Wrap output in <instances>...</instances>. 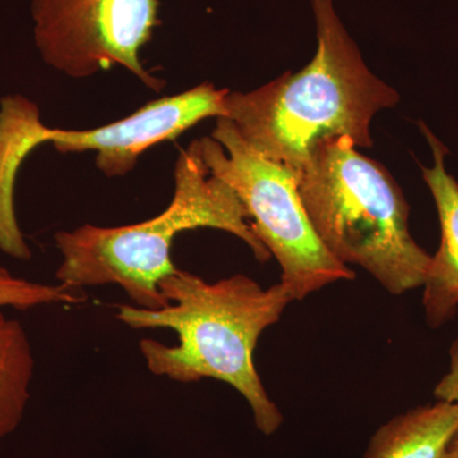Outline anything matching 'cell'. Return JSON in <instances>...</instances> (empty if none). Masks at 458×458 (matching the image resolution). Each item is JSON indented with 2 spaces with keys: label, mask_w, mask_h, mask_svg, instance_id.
<instances>
[{
  "label": "cell",
  "mask_w": 458,
  "mask_h": 458,
  "mask_svg": "<svg viewBox=\"0 0 458 458\" xmlns=\"http://www.w3.org/2000/svg\"><path fill=\"white\" fill-rule=\"evenodd\" d=\"M40 111L22 96L0 101V251L17 260H30L31 250L23 237L14 210V181L25 157L40 146L35 122Z\"/></svg>",
  "instance_id": "9c48e42d"
},
{
  "label": "cell",
  "mask_w": 458,
  "mask_h": 458,
  "mask_svg": "<svg viewBox=\"0 0 458 458\" xmlns=\"http://www.w3.org/2000/svg\"><path fill=\"white\" fill-rule=\"evenodd\" d=\"M86 301L83 293L62 284H44L14 276L0 267V310H32L51 304L77 306Z\"/></svg>",
  "instance_id": "7c38bea8"
},
{
  "label": "cell",
  "mask_w": 458,
  "mask_h": 458,
  "mask_svg": "<svg viewBox=\"0 0 458 458\" xmlns=\"http://www.w3.org/2000/svg\"><path fill=\"white\" fill-rule=\"evenodd\" d=\"M445 458H458V429L457 432L454 433V436L452 437Z\"/></svg>",
  "instance_id": "5bb4252c"
},
{
  "label": "cell",
  "mask_w": 458,
  "mask_h": 458,
  "mask_svg": "<svg viewBox=\"0 0 458 458\" xmlns=\"http://www.w3.org/2000/svg\"><path fill=\"white\" fill-rule=\"evenodd\" d=\"M199 146L210 174L231 186L245 205L252 231L278 260L280 283L293 301L355 278L354 271L337 261L316 234L293 168L256 152L225 117L216 119L212 137L199 140Z\"/></svg>",
  "instance_id": "5b68a950"
},
{
  "label": "cell",
  "mask_w": 458,
  "mask_h": 458,
  "mask_svg": "<svg viewBox=\"0 0 458 458\" xmlns=\"http://www.w3.org/2000/svg\"><path fill=\"white\" fill-rule=\"evenodd\" d=\"M419 126L433 150V167L421 165V171L436 203L442 233L441 245L428 267L423 306L428 327L438 328L454 318L458 309V182L445 170L447 148L426 123L420 122Z\"/></svg>",
  "instance_id": "ba28073f"
},
{
  "label": "cell",
  "mask_w": 458,
  "mask_h": 458,
  "mask_svg": "<svg viewBox=\"0 0 458 458\" xmlns=\"http://www.w3.org/2000/svg\"><path fill=\"white\" fill-rule=\"evenodd\" d=\"M458 429V405L437 400L391 419L369 439L364 458H445Z\"/></svg>",
  "instance_id": "30bf717a"
},
{
  "label": "cell",
  "mask_w": 458,
  "mask_h": 458,
  "mask_svg": "<svg viewBox=\"0 0 458 458\" xmlns=\"http://www.w3.org/2000/svg\"><path fill=\"white\" fill-rule=\"evenodd\" d=\"M228 89L212 83L149 102L131 116L90 131H60L38 123L40 143H53L59 152H96V165L108 177L125 176L141 153L162 141L176 140L208 117L225 116Z\"/></svg>",
  "instance_id": "52a82bcc"
},
{
  "label": "cell",
  "mask_w": 458,
  "mask_h": 458,
  "mask_svg": "<svg viewBox=\"0 0 458 458\" xmlns=\"http://www.w3.org/2000/svg\"><path fill=\"white\" fill-rule=\"evenodd\" d=\"M33 372L35 358L25 327L0 310V439L22 421L31 399Z\"/></svg>",
  "instance_id": "8fae6325"
},
{
  "label": "cell",
  "mask_w": 458,
  "mask_h": 458,
  "mask_svg": "<svg viewBox=\"0 0 458 458\" xmlns=\"http://www.w3.org/2000/svg\"><path fill=\"white\" fill-rule=\"evenodd\" d=\"M195 228L228 232L242 240L259 261L271 258L252 231L250 214L236 192L210 174L199 140L180 153L174 165V198L155 218L123 227L84 225L57 232L55 245L62 262L56 280L78 292L119 286L134 306L162 309L167 301L159 285L177 270L171 258L174 238Z\"/></svg>",
  "instance_id": "3957f363"
},
{
  "label": "cell",
  "mask_w": 458,
  "mask_h": 458,
  "mask_svg": "<svg viewBox=\"0 0 458 458\" xmlns=\"http://www.w3.org/2000/svg\"><path fill=\"white\" fill-rule=\"evenodd\" d=\"M437 400L458 405V339L450 349V370L434 388Z\"/></svg>",
  "instance_id": "4fadbf2b"
},
{
  "label": "cell",
  "mask_w": 458,
  "mask_h": 458,
  "mask_svg": "<svg viewBox=\"0 0 458 458\" xmlns=\"http://www.w3.org/2000/svg\"><path fill=\"white\" fill-rule=\"evenodd\" d=\"M158 0H32L33 38L51 68L89 78L123 66L148 89L165 82L141 64L140 51L159 25Z\"/></svg>",
  "instance_id": "8992f818"
},
{
  "label": "cell",
  "mask_w": 458,
  "mask_h": 458,
  "mask_svg": "<svg viewBox=\"0 0 458 458\" xmlns=\"http://www.w3.org/2000/svg\"><path fill=\"white\" fill-rule=\"evenodd\" d=\"M355 148L345 135L321 141L297 171L310 222L337 261L369 271L391 294L420 288L432 255L410 233L408 201L390 172Z\"/></svg>",
  "instance_id": "277c9868"
},
{
  "label": "cell",
  "mask_w": 458,
  "mask_h": 458,
  "mask_svg": "<svg viewBox=\"0 0 458 458\" xmlns=\"http://www.w3.org/2000/svg\"><path fill=\"white\" fill-rule=\"evenodd\" d=\"M167 301L162 309L117 306L116 318L135 330L170 328L176 345L143 339L140 351L150 373L179 384L201 379L225 382L242 394L255 426L271 436L283 415L256 370L254 352L261 334L276 324L293 301L282 283L262 288L243 274L209 283L177 269L159 285Z\"/></svg>",
  "instance_id": "6da1fadb"
},
{
  "label": "cell",
  "mask_w": 458,
  "mask_h": 458,
  "mask_svg": "<svg viewBox=\"0 0 458 458\" xmlns=\"http://www.w3.org/2000/svg\"><path fill=\"white\" fill-rule=\"evenodd\" d=\"M311 4L318 42L312 62L251 92L229 90L223 116L252 149L295 172L324 140L345 135L357 147H372L373 117L400 101L364 63L334 0Z\"/></svg>",
  "instance_id": "7a4b0ae2"
}]
</instances>
